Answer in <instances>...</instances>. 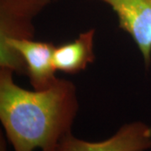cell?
I'll list each match as a JSON object with an SVG mask.
<instances>
[{
	"mask_svg": "<svg viewBox=\"0 0 151 151\" xmlns=\"http://www.w3.org/2000/svg\"><path fill=\"white\" fill-rule=\"evenodd\" d=\"M14 72L0 69V121L14 151H53L72 132L79 111L72 81L58 78L45 90L29 91L14 81Z\"/></svg>",
	"mask_w": 151,
	"mask_h": 151,
	"instance_id": "1",
	"label": "cell"
},
{
	"mask_svg": "<svg viewBox=\"0 0 151 151\" xmlns=\"http://www.w3.org/2000/svg\"><path fill=\"white\" fill-rule=\"evenodd\" d=\"M52 0H0V65L14 40L34 39V19Z\"/></svg>",
	"mask_w": 151,
	"mask_h": 151,
	"instance_id": "2",
	"label": "cell"
},
{
	"mask_svg": "<svg viewBox=\"0 0 151 151\" xmlns=\"http://www.w3.org/2000/svg\"><path fill=\"white\" fill-rule=\"evenodd\" d=\"M151 149V127L142 121L123 124L111 137L87 141L72 132L62 137L53 151H147Z\"/></svg>",
	"mask_w": 151,
	"mask_h": 151,
	"instance_id": "3",
	"label": "cell"
},
{
	"mask_svg": "<svg viewBox=\"0 0 151 151\" xmlns=\"http://www.w3.org/2000/svg\"><path fill=\"white\" fill-rule=\"evenodd\" d=\"M109 5L119 27L133 39L148 70L151 65V0H99Z\"/></svg>",
	"mask_w": 151,
	"mask_h": 151,
	"instance_id": "4",
	"label": "cell"
},
{
	"mask_svg": "<svg viewBox=\"0 0 151 151\" xmlns=\"http://www.w3.org/2000/svg\"><path fill=\"white\" fill-rule=\"evenodd\" d=\"M95 31V29H89L74 40L55 46L53 60L57 71L76 74L94 62Z\"/></svg>",
	"mask_w": 151,
	"mask_h": 151,
	"instance_id": "5",
	"label": "cell"
},
{
	"mask_svg": "<svg viewBox=\"0 0 151 151\" xmlns=\"http://www.w3.org/2000/svg\"><path fill=\"white\" fill-rule=\"evenodd\" d=\"M7 139L3 131L0 132V151H8Z\"/></svg>",
	"mask_w": 151,
	"mask_h": 151,
	"instance_id": "6",
	"label": "cell"
}]
</instances>
